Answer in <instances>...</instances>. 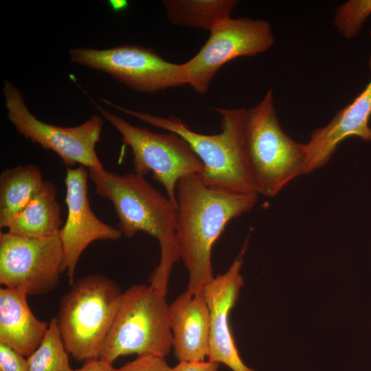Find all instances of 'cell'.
<instances>
[{"instance_id":"obj_1","label":"cell","mask_w":371,"mask_h":371,"mask_svg":"<svg viewBox=\"0 0 371 371\" xmlns=\"http://www.w3.org/2000/svg\"><path fill=\"white\" fill-rule=\"evenodd\" d=\"M176 197L177 241L180 259L188 272L186 292L193 295L214 278V243L231 220L254 208L258 195L209 187L197 175H190L179 180Z\"/></svg>"},{"instance_id":"obj_2","label":"cell","mask_w":371,"mask_h":371,"mask_svg":"<svg viewBox=\"0 0 371 371\" xmlns=\"http://www.w3.org/2000/svg\"><path fill=\"white\" fill-rule=\"evenodd\" d=\"M95 192L113 205L122 235L131 238L138 232L155 238L160 260L150 275V285L166 295L171 271L180 256L176 236L177 207L135 172L119 175L105 169H89Z\"/></svg>"},{"instance_id":"obj_3","label":"cell","mask_w":371,"mask_h":371,"mask_svg":"<svg viewBox=\"0 0 371 371\" xmlns=\"http://www.w3.org/2000/svg\"><path fill=\"white\" fill-rule=\"evenodd\" d=\"M102 101L153 126L183 137L203 164V172L197 176L207 186L258 194L247 172L244 154L243 126L246 109L214 108L221 116V132L205 135L194 132L174 115L156 116L120 106L106 99Z\"/></svg>"},{"instance_id":"obj_4","label":"cell","mask_w":371,"mask_h":371,"mask_svg":"<svg viewBox=\"0 0 371 371\" xmlns=\"http://www.w3.org/2000/svg\"><path fill=\"white\" fill-rule=\"evenodd\" d=\"M243 148L247 172L258 195L275 196L294 179L305 175L306 144L295 142L282 130L271 89L247 110Z\"/></svg>"},{"instance_id":"obj_5","label":"cell","mask_w":371,"mask_h":371,"mask_svg":"<svg viewBox=\"0 0 371 371\" xmlns=\"http://www.w3.org/2000/svg\"><path fill=\"white\" fill-rule=\"evenodd\" d=\"M122 295L117 284L102 274L85 276L71 285L56 317L69 355L78 361L100 359Z\"/></svg>"},{"instance_id":"obj_6","label":"cell","mask_w":371,"mask_h":371,"mask_svg":"<svg viewBox=\"0 0 371 371\" xmlns=\"http://www.w3.org/2000/svg\"><path fill=\"white\" fill-rule=\"evenodd\" d=\"M150 285H133L122 293L100 359L111 364L120 357L136 354L165 358L172 348L169 305Z\"/></svg>"},{"instance_id":"obj_7","label":"cell","mask_w":371,"mask_h":371,"mask_svg":"<svg viewBox=\"0 0 371 371\" xmlns=\"http://www.w3.org/2000/svg\"><path fill=\"white\" fill-rule=\"evenodd\" d=\"M102 116L122 135L133 156L134 172L145 176L151 172L176 205V187L179 180L190 175H200L204 166L190 144L181 136L159 133L145 127H138L122 117L110 113L90 99Z\"/></svg>"},{"instance_id":"obj_8","label":"cell","mask_w":371,"mask_h":371,"mask_svg":"<svg viewBox=\"0 0 371 371\" xmlns=\"http://www.w3.org/2000/svg\"><path fill=\"white\" fill-rule=\"evenodd\" d=\"M2 93L8 120L25 139L56 153L67 168L79 164L89 170L104 169L95 151L104 124L100 115L94 114L76 126H58L35 117L21 91L11 81H3Z\"/></svg>"},{"instance_id":"obj_9","label":"cell","mask_w":371,"mask_h":371,"mask_svg":"<svg viewBox=\"0 0 371 371\" xmlns=\"http://www.w3.org/2000/svg\"><path fill=\"white\" fill-rule=\"evenodd\" d=\"M69 56L71 63L104 72L137 92L152 93L188 85L182 63L168 62L149 47H75Z\"/></svg>"},{"instance_id":"obj_10","label":"cell","mask_w":371,"mask_h":371,"mask_svg":"<svg viewBox=\"0 0 371 371\" xmlns=\"http://www.w3.org/2000/svg\"><path fill=\"white\" fill-rule=\"evenodd\" d=\"M64 258L59 232L29 237L0 232V284L27 295H44L58 286Z\"/></svg>"},{"instance_id":"obj_11","label":"cell","mask_w":371,"mask_h":371,"mask_svg":"<svg viewBox=\"0 0 371 371\" xmlns=\"http://www.w3.org/2000/svg\"><path fill=\"white\" fill-rule=\"evenodd\" d=\"M274 43L270 23L263 19L229 18L212 31L199 52L182 63L189 85L196 92H207L223 65L242 56L268 51Z\"/></svg>"},{"instance_id":"obj_12","label":"cell","mask_w":371,"mask_h":371,"mask_svg":"<svg viewBox=\"0 0 371 371\" xmlns=\"http://www.w3.org/2000/svg\"><path fill=\"white\" fill-rule=\"evenodd\" d=\"M88 169L80 166L67 168L65 178L67 216L59 231L64 258L62 272H67L73 285L78 262L85 249L97 240H117L122 233L119 228L100 221L92 211L88 197Z\"/></svg>"},{"instance_id":"obj_13","label":"cell","mask_w":371,"mask_h":371,"mask_svg":"<svg viewBox=\"0 0 371 371\" xmlns=\"http://www.w3.org/2000/svg\"><path fill=\"white\" fill-rule=\"evenodd\" d=\"M247 243L227 271L214 277L203 289L210 316L207 360L223 363L232 371H255L240 358L231 333L229 316L244 285L240 270Z\"/></svg>"},{"instance_id":"obj_14","label":"cell","mask_w":371,"mask_h":371,"mask_svg":"<svg viewBox=\"0 0 371 371\" xmlns=\"http://www.w3.org/2000/svg\"><path fill=\"white\" fill-rule=\"evenodd\" d=\"M371 69V56L369 58ZM371 80L365 89L348 106L337 112L325 126L315 129L306 144L307 159L305 174L324 166L338 145L350 137L371 142Z\"/></svg>"},{"instance_id":"obj_15","label":"cell","mask_w":371,"mask_h":371,"mask_svg":"<svg viewBox=\"0 0 371 371\" xmlns=\"http://www.w3.org/2000/svg\"><path fill=\"white\" fill-rule=\"evenodd\" d=\"M172 348L179 361H202L210 350V316L203 290L186 291L169 305Z\"/></svg>"},{"instance_id":"obj_16","label":"cell","mask_w":371,"mask_h":371,"mask_svg":"<svg viewBox=\"0 0 371 371\" xmlns=\"http://www.w3.org/2000/svg\"><path fill=\"white\" fill-rule=\"evenodd\" d=\"M23 293L0 289V343L28 357L43 340L49 324L34 316Z\"/></svg>"},{"instance_id":"obj_17","label":"cell","mask_w":371,"mask_h":371,"mask_svg":"<svg viewBox=\"0 0 371 371\" xmlns=\"http://www.w3.org/2000/svg\"><path fill=\"white\" fill-rule=\"evenodd\" d=\"M39 168L33 164L5 169L0 175V228H8L43 188Z\"/></svg>"},{"instance_id":"obj_18","label":"cell","mask_w":371,"mask_h":371,"mask_svg":"<svg viewBox=\"0 0 371 371\" xmlns=\"http://www.w3.org/2000/svg\"><path fill=\"white\" fill-rule=\"evenodd\" d=\"M61 225L56 188L52 181L45 180L40 192L7 229L14 235L47 237L58 234Z\"/></svg>"},{"instance_id":"obj_19","label":"cell","mask_w":371,"mask_h":371,"mask_svg":"<svg viewBox=\"0 0 371 371\" xmlns=\"http://www.w3.org/2000/svg\"><path fill=\"white\" fill-rule=\"evenodd\" d=\"M236 0H164L168 21L173 25L212 31L231 18Z\"/></svg>"},{"instance_id":"obj_20","label":"cell","mask_w":371,"mask_h":371,"mask_svg":"<svg viewBox=\"0 0 371 371\" xmlns=\"http://www.w3.org/2000/svg\"><path fill=\"white\" fill-rule=\"evenodd\" d=\"M28 371H74L63 344L56 317L36 350L27 358Z\"/></svg>"},{"instance_id":"obj_21","label":"cell","mask_w":371,"mask_h":371,"mask_svg":"<svg viewBox=\"0 0 371 371\" xmlns=\"http://www.w3.org/2000/svg\"><path fill=\"white\" fill-rule=\"evenodd\" d=\"M371 14V0H350L337 9L333 25L345 38H352L360 32Z\"/></svg>"},{"instance_id":"obj_22","label":"cell","mask_w":371,"mask_h":371,"mask_svg":"<svg viewBox=\"0 0 371 371\" xmlns=\"http://www.w3.org/2000/svg\"><path fill=\"white\" fill-rule=\"evenodd\" d=\"M165 358L151 355H138L134 360L129 361L121 368H115V371H170Z\"/></svg>"},{"instance_id":"obj_23","label":"cell","mask_w":371,"mask_h":371,"mask_svg":"<svg viewBox=\"0 0 371 371\" xmlns=\"http://www.w3.org/2000/svg\"><path fill=\"white\" fill-rule=\"evenodd\" d=\"M0 371H28L27 359L12 348L0 343Z\"/></svg>"},{"instance_id":"obj_24","label":"cell","mask_w":371,"mask_h":371,"mask_svg":"<svg viewBox=\"0 0 371 371\" xmlns=\"http://www.w3.org/2000/svg\"><path fill=\"white\" fill-rule=\"evenodd\" d=\"M220 364L208 360L202 361H179L170 371H218Z\"/></svg>"},{"instance_id":"obj_25","label":"cell","mask_w":371,"mask_h":371,"mask_svg":"<svg viewBox=\"0 0 371 371\" xmlns=\"http://www.w3.org/2000/svg\"><path fill=\"white\" fill-rule=\"evenodd\" d=\"M74 371H115L113 364L100 359L85 361L82 367Z\"/></svg>"},{"instance_id":"obj_26","label":"cell","mask_w":371,"mask_h":371,"mask_svg":"<svg viewBox=\"0 0 371 371\" xmlns=\"http://www.w3.org/2000/svg\"><path fill=\"white\" fill-rule=\"evenodd\" d=\"M109 2L111 8L115 12L124 10L128 5L126 1L123 0H111Z\"/></svg>"},{"instance_id":"obj_27","label":"cell","mask_w":371,"mask_h":371,"mask_svg":"<svg viewBox=\"0 0 371 371\" xmlns=\"http://www.w3.org/2000/svg\"><path fill=\"white\" fill-rule=\"evenodd\" d=\"M370 36H371V31H370Z\"/></svg>"}]
</instances>
